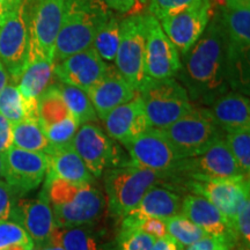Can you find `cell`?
Listing matches in <instances>:
<instances>
[{"instance_id": "1", "label": "cell", "mask_w": 250, "mask_h": 250, "mask_svg": "<svg viewBox=\"0 0 250 250\" xmlns=\"http://www.w3.org/2000/svg\"><path fill=\"white\" fill-rule=\"evenodd\" d=\"M175 77L190 100L212 104L229 88L227 44L220 13L214 12L204 33L183 56Z\"/></svg>"}, {"instance_id": "2", "label": "cell", "mask_w": 250, "mask_h": 250, "mask_svg": "<svg viewBox=\"0 0 250 250\" xmlns=\"http://www.w3.org/2000/svg\"><path fill=\"white\" fill-rule=\"evenodd\" d=\"M111 14L100 0H65L55 44L54 65L93 45L96 34Z\"/></svg>"}, {"instance_id": "3", "label": "cell", "mask_w": 250, "mask_h": 250, "mask_svg": "<svg viewBox=\"0 0 250 250\" xmlns=\"http://www.w3.org/2000/svg\"><path fill=\"white\" fill-rule=\"evenodd\" d=\"M219 13L226 36L229 87L248 94L250 0H224Z\"/></svg>"}, {"instance_id": "4", "label": "cell", "mask_w": 250, "mask_h": 250, "mask_svg": "<svg viewBox=\"0 0 250 250\" xmlns=\"http://www.w3.org/2000/svg\"><path fill=\"white\" fill-rule=\"evenodd\" d=\"M103 174L108 210L114 217L118 218L129 214L149 189L168 179V176L139 168L129 161L110 168Z\"/></svg>"}, {"instance_id": "5", "label": "cell", "mask_w": 250, "mask_h": 250, "mask_svg": "<svg viewBox=\"0 0 250 250\" xmlns=\"http://www.w3.org/2000/svg\"><path fill=\"white\" fill-rule=\"evenodd\" d=\"M151 127L165 130L195 108L187 90L174 78H146L139 90Z\"/></svg>"}, {"instance_id": "6", "label": "cell", "mask_w": 250, "mask_h": 250, "mask_svg": "<svg viewBox=\"0 0 250 250\" xmlns=\"http://www.w3.org/2000/svg\"><path fill=\"white\" fill-rule=\"evenodd\" d=\"M162 131L182 159L201 154L225 137L210 109L196 107Z\"/></svg>"}, {"instance_id": "7", "label": "cell", "mask_w": 250, "mask_h": 250, "mask_svg": "<svg viewBox=\"0 0 250 250\" xmlns=\"http://www.w3.org/2000/svg\"><path fill=\"white\" fill-rule=\"evenodd\" d=\"M146 27L145 15L132 14L121 21V40L115 67L138 92L145 81Z\"/></svg>"}, {"instance_id": "8", "label": "cell", "mask_w": 250, "mask_h": 250, "mask_svg": "<svg viewBox=\"0 0 250 250\" xmlns=\"http://www.w3.org/2000/svg\"><path fill=\"white\" fill-rule=\"evenodd\" d=\"M125 148L129 152L130 164L168 177L176 175L183 160L164 131L154 127H149Z\"/></svg>"}, {"instance_id": "9", "label": "cell", "mask_w": 250, "mask_h": 250, "mask_svg": "<svg viewBox=\"0 0 250 250\" xmlns=\"http://www.w3.org/2000/svg\"><path fill=\"white\" fill-rule=\"evenodd\" d=\"M65 0H36L27 18L29 50L28 59L44 58L54 62L55 44L61 29Z\"/></svg>"}, {"instance_id": "10", "label": "cell", "mask_w": 250, "mask_h": 250, "mask_svg": "<svg viewBox=\"0 0 250 250\" xmlns=\"http://www.w3.org/2000/svg\"><path fill=\"white\" fill-rule=\"evenodd\" d=\"M224 138L212 144L201 154L183 159L176 175H186L190 180L249 179L237 165Z\"/></svg>"}, {"instance_id": "11", "label": "cell", "mask_w": 250, "mask_h": 250, "mask_svg": "<svg viewBox=\"0 0 250 250\" xmlns=\"http://www.w3.org/2000/svg\"><path fill=\"white\" fill-rule=\"evenodd\" d=\"M72 146L94 177H100L105 170L122 165L121 149L115 140L94 123L81 125Z\"/></svg>"}, {"instance_id": "12", "label": "cell", "mask_w": 250, "mask_h": 250, "mask_svg": "<svg viewBox=\"0 0 250 250\" xmlns=\"http://www.w3.org/2000/svg\"><path fill=\"white\" fill-rule=\"evenodd\" d=\"M29 35L24 2L12 9L0 27V62L13 83H19L27 65Z\"/></svg>"}, {"instance_id": "13", "label": "cell", "mask_w": 250, "mask_h": 250, "mask_svg": "<svg viewBox=\"0 0 250 250\" xmlns=\"http://www.w3.org/2000/svg\"><path fill=\"white\" fill-rule=\"evenodd\" d=\"M211 0H195L179 13L159 21L165 34L184 55L204 33L211 19Z\"/></svg>"}, {"instance_id": "14", "label": "cell", "mask_w": 250, "mask_h": 250, "mask_svg": "<svg viewBox=\"0 0 250 250\" xmlns=\"http://www.w3.org/2000/svg\"><path fill=\"white\" fill-rule=\"evenodd\" d=\"M145 27L146 77L152 79L174 78L181 68V55L165 34L158 19L152 14L145 15Z\"/></svg>"}, {"instance_id": "15", "label": "cell", "mask_w": 250, "mask_h": 250, "mask_svg": "<svg viewBox=\"0 0 250 250\" xmlns=\"http://www.w3.org/2000/svg\"><path fill=\"white\" fill-rule=\"evenodd\" d=\"M49 159L45 153L12 146L5 152L4 179L18 196L33 191L44 180Z\"/></svg>"}, {"instance_id": "16", "label": "cell", "mask_w": 250, "mask_h": 250, "mask_svg": "<svg viewBox=\"0 0 250 250\" xmlns=\"http://www.w3.org/2000/svg\"><path fill=\"white\" fill-rule=\"evenodd\" d=\"M186 186L193 195L212 203L229 220L232 228L240 206L250 198L249 179L189 180Z\"/></svg>"}, {"instance_id": "17", "label": "cell", "mask_w": 250, "mask_h": 250, "mask_svg": "<svg viewBox=\"0 0 250 250\" xmlns=\"http://www.w3.org/2000/svg\"><path fill=\"white\" fill-rule=\"evenodd\" d=\"M104 196L92 183L85 184L73 201L54 206L55 225L58 228H71L93 225L105 210Z\"/></svg>"}, {"instance_id": "18", "label": "cell", "mask_w": 250, "mask_h": 250, "mask_svg": "<svg viewBox=\"0 0 250 250\" xmlns=\"http://www.w3.org/2000/svg\"><path fill=\"white\" fill-rule=\"evenodd\" d=\"M108 67L107 62L90 46L56 64L54 73L62 83L87 92L104 77Z\"/></svg>"}, {"instance_id": "19", "label": "cell", "mask_w": 250, "mask_h": 250, "mask_svg": "<svg viewBox=\"0 0 250 250\" xmlns=\"http://www.w3.org/2000/svg\"><path fill=\"white\" fill-rule=\"evenodd\" d=\"M11 218L20 225L37 246L49 245L56 225L50 202L45 192L35 199H21L15 203Z\"/></svg>"}, {"instance_id": "20", "label": "cell", "mask_w": 250, "mask_h": 250, "mask_svg": "<svg viewBox=\"0 0 250 250\" xmlns=\"http://www.w3.org/2000/svg\"><path fill=\"white\" fill-rule=\"evenodd\" d=\"M103 121L108 136L124 147L151 127L139 93L131 101L112 109Z\"/></svg>"}, {"instance_id": "21", "label": "cell", "mask_w": 250, "mask_h": 250, "mask_svg": "<svg viewBox=\"0 0 250 250\" xmlns=\"http://www.w3.org/2000/svg\"><path fill=\"white\" fill-rule=\"evenodd\" d=\"M87 94L98 117L103 120L112 109L136 98L138 92L118 73L116 67L109 65L104 77L90 87Z\"/></svg>"}, {"instance_id": "22", "label": "cell", "mask_w": 250, "mask_h": 250, "mask_svg": "<svg viewBox=\"0 0 250 250\" xmlns=\"http://www.w3.org/2000/svg\"><path fill=\"white\" fill-rule=\"evenodd\" d=\"M181 214L202 228L208 235L227 236L235 242L229 220L204 197L197 195L187 196L182 201Z\"/></svg>"}, {"instance_id": "23", "label": "cell", "mask_w": 250, "mask_h": 250, "mask_svg": "<svg viewBox=\"0 0 250 250\" xmlns=\"http://www.w3.org/2000/svg\"><path fill=\"white\" fill-rule=\"evenodd\" d=\"M211 105L212 116L225 133L250 127V103L243 93L226 92Z\"/></svg>"}, {"instance_id": "24", "label": "cell", "mask_w": 250, "mask_h": 250, "mask_svg": "<svg viewBox=\"0 0 250 250\" xmlns=\"http://www.w3.org/2000/svg\"><path fill=\"white\" fill-rule=\"evenodd\" d=\"M46 155L49 159L46 180L62 179L80 184L93 183L94 176L72 145L51 149Z\"/></svg>"}, {"instance_id": "25", "label": "cell", "mask_w": 250, "mask_h": 250, "mask_svg": "<svg viewBox=\"0 0 250 250\" xmlns=\"http://www.w3.org/2000/svg\"><path fill=\"white\" fill-rule=\"evenodd\" d=\"M182 198L176 192L162 187H153L143 197L139 204L125 217L158 218L162 220L181 214Z\"/></svg>"}, {"instance_id": "26", "label": "cell", "mask_w": 250, "mask_h": 250, "mask_svg": "<svg viewBox=\"0 0 250 250\" xmlns=\"http://www.w3.org/2000/svg\"><path fill=\"white\" fill-rule=\"evenodd\" d=\"M55 65L44 58H33L27 62L26 67L19 79L18 88L27 100L37 98L49 87L54 76Z\"/></svg>"}, {"instance_id": "27", "label": "cell", "mask_w": 250, "mask_h": 250, "mask_svg": "<svg viewBox=\"0 0 250 250\" xmlns=\"http://www.w3.org/2000/svg\"><path fill=\"white\" fill-rule=\"evenodd\" d=\"M49 245L59 246L64 250H102L98 233L92 225L71 228L55 227Z\"/></svg>"}, {"instance_id": "28", "label": "cell", "mask_w": 250, "mask_h": 250, "mask_svg": "<svg viewBox=\"0 0 250 250\" xmlns=\"http://www.w3.org/2000/svg\"><path fill=\"white\" fill-rule=\"evenodd\" d=\"M0 115L11 124L37 118V100L24 99L18 86L7 83L0 92Z\"/></svg>"}, {"instance_id": "29", "label": "cell", "mask_w": 250, "mask_h": 250, "mask_svg": "<svg viewBox=\"0 0 250 250\" xmlns=\"http://www.w3.org/2000/svg\"><path fill=\"white\" fill-rule=\"evenodd\" d=\"M12 137L14 147L45 154L51 151V146L37 118H27L17 124H12Z\"/></svg>"}, {"instance_id": "30", "label": "cell", "mask_w": 250, "mask_h": 250, "mask_svg": "<svg viewBox=\"0 0 250 250\" xmlns=\"http://www.w3.org/2000/svg\"><path fill=\"white\" fill-rule=\"evenodd\" d=\"M70 115L58 85L49 86L37 98V120L42 127L61 122Z\"/></svg>"}, {"instance_id": "31", "label": "cell", "mask_w": 250, "mask_h": 250, "mask_svg": "<svg viewBox=\"0 0 250 250\" xmlns=\"http://www.w3.org/2000/svg\"><path fill=\"white\" fill-rule=\"evenodd\" d=\"M58 87L71 116L74 118L79 126L83 124L93 123V122L98 121V115H96L95 109L90 102L87 92L62 83H59Z\"/></svg>"}, {"instance_id": "32", "label": "cell", "mask_w": 250, "mask_h": 250, "mask_svg": "<svg viewBox=\"0 0 250 250\" xmlns=\"http://www.w3.org/2000/svg\"><path fill=\"white\" fill-rule=\"evenodd\" d=\"M121 40V21L114 14L109 15L93 42V48L104 62H114Z\"/></svg>"}, {"instance_id": "33", "label": "cell", "mask_w": 250, "mask_h": 250, "mask_svg": "<svg viewBox=\"0 0 250 250\" xmlns=\"http://www.w3.org/2000/svg\"><path fill=\"white\" fill-rule=\"evenodd\" d=\"M165 223L168 235L180 242L183 247L192 245L203 237L208 236V234L202 228L191 223L189 219L183 217L182 214L167 219L165 220Z\"/></svg>"}, {"instance_id": "34", "label": "cell", "mask_w": 250, "mask_h": 250, "mask_svg": "<svg viewBox=\"0 0 250 250\" xmlns=\"http://www.w3.org/2000/svg\"><path fill=\"white\" fill-rule=\"evenodd\" d=\"M225 142L228 148L240 166L243 174L249 176L250 174V127L225 133Z\"/></svg>"}, {"instance_id": "35", "label": "cell", "mask_w": 250, "mask_h": 250, "mask_svg": "<svg viewBox=\"0 0 250 250\" xmlns=\"http://www.w3.org/2000/svg\"><path fill=\"white\" fill-rule=\"evenodd\" d=\"M78 129H79V125L77 124V122L71 115L61 122L42 127L43 132H44L46 139L51 146V149L66 147V146L72 145Z\"/></svg>"}, {"instance_id": "36", "label": "cell", "mask_w": 250, "mask_h": 250, "mask_svg": "<svg viewBox=\"0 0 250 250\" xmlns=\"http://www.w3.org/2000/svg\"><path fill=\"white\" fill-rule=\"evenodd\" d=\"M83 186L85 184L70 182L62 179L45 180L43 191L45 192L49 202L52 203V205H62L73 201Z\"/></svg>"}, {"instance_id": "37", "label": "cell", "mask_w": 250, "mask_h": 250, "mask_svg": "<svg viewBox=\"0 0 250 250\" xmlns=\"http://www.w3.org/2000/svg\"><path fill=\"white\" fill-rule=\"evenodd\" d=\"M155 237L139 229L122 226L118 246L120 250H152Z\"/></svg>"}, {"instance_id": "38", "label": "cell", "mask_w": 250, "mask_h": 250, "mask_svg": "<svg viewBox=\"0 0 250 250\" xmlns=\"http://www.w3.org/2000/svg\"><path fill=\"white\" fill-rule=\"evenodd\" d=\"M13 245H34V242L19 224L0 221V250Z\"/></svg>"}, {"instance_id": "39", "label": "cell", "mask_w": 250, "mask_h": 250, "mask_svg": "<svg viewBox=\"0 0 250 250\" xmlns=\"http://www.w3.org/2000/svg\"><path fill=\"white\" fill-rule=\"evenodd\" d=\"M122 226L139 229L144 233H147L155 239H160L167 235L165 220L158 218H142L137 219L132 217H124Z\"/></svg>"}, {"instance_id": "40", "label": "cell", "mask_w": 250, "mask_h": 250, "mask_svg": "<svg viewBox=\"0 0 250 250\" xmlns=\"http://www.w3.org/2000/svg\"><path fill=\"white\" fill-rule=\"evenodd\" d=\"M235 242L240 246H250V199L243 202L233 223Z\"/></svg>"}, {"instance_id": "41", "label": "cell", "mask_w": 250, "mask_h": 250, "mask_svg": "<svg viewBox=\"0 0 250 250\" xmlns=\"http://www.w3.org/2000/svg\"><path fill=\"white\" fill-rule=\"evenodd\" d=\"M195 0H149V14L161 21L179 13Z\"/></svg>"}, {"instance_id": "42", "label": "cell", "mask_w": 250, "mask_h": 250, "mask_svg": "<svg viewBox=\"0 0 250 250\" xmlns=\"http://www.w3.org/2000/svg\"><path fill=\"white\" fill-rule=\"evenodd\" d=\"M235 248V242L227 236L208 235L188 246L186 250H230Z\"/></svg>"}, {"instance_id": "43", "label": "cell", "mask_w": 250, "mask_h": 250, "mask_svg": "<svg viewBox=\"0 0 250 250\" xmlns=\"http://www.w3.org/2000/svg\"><path fill=\"white\" fill-rule=\"evenodd\" d=\"M18 195L13 191L6 181L0 180V221L11 219Z\"/></svg>"}, {"instance_id": "44", "label": "cell", "mask_w": 250, "mask_h": 250, "mask_svg": "<svg viewBox=\"0 0 250 250\" xmlns=\"http://www.w3.org/2000/svg\"><path fill=\"white\" fill-rule=\"evenodd\" d=\"M13 146L12 124L0 115V153L7 152Z\"/></svg>"}, {"instance_id": "45", "label": "cell", "mask_w": 250, "mask_h": 250, "mask_svg": "<svg viewBox=\"0 0 250 250\" xmlns=\"http://www.w3.org/2000/svg\"><path fill=\"white\" fill-rule=\"evenodd\" d=\"M152 250H184V247L167 234L160 239H155Z\"/></svg>"}, {"instance_id": "46", "label": "cell", "mask_w": 250, "mask_h": 250, "mask_svg": "<svg viewBox=\"0 0 250 250\" xmlns=\"http://www.w3.org/2000/svg\"><path fill=\"white\" fill-rule=\"evenodd\" d=\"M100 1L118 13H127L136 6L137 0H100Z\"/></svg>"}, {"instance_id": "47", "label": "cell", "mask_w": 250, "mask_h": 250, "mask_svg": "<svg viewBox=\"0 0 250 250\" xmlns=\"http://www.w3.org/2000/svg\"><path fill=\"white\" fill-rule=\"evenodd\" d=\"M7 83H8V74L5 70L4 65H2L1 62H0V92L4 89V87L7 85Z\"/></svg>"}, {"instance_id": "48", "label": "cell", "mask_w": 250, "mask_h": 250, "mask_svg": "<svg viewBox=\"0 0 250 250\" xmlns=\"http://www.w3.org/2000/svg\"><path fill=\"white\" fill-rule=\"evenodd\" d=\"M0 1H1L2 4H4L6 7L9 9V11H12V9L17 8L21 4H22L23 0H0Z\"/></svg>"}, {"instance_id": "49", "label": "cell", "mask_w": 250, "mask_h": 250, "mask_svg": "<svg viewBox=\"0 0 250 250\" xmlns=\"http://www.w3.org/2000/svg\"><path fill=\"white\" fill-rule=\"evenodd\" d=\"M9 9L6 7V6L2 4L1 1H0V27L2 26V23L5 22L6 18H7V15L9 14Z\"/></svg>"}, {"instance_id": "50", "label": "cell", "mask_w": 250, "mask_h": 250, "mask_svg": "<svg viewBox=\"0 0 250 250\" xmlns=\"http://www.w3.org/2000/svg\"><path fill=\"white\" fill-rule=\"evenodd\" d=\"M33 247L34 245H13L2 250H29L30 248H33Z\"/></svg>"}, {"instance_id": "51", "label": "cell", "mask_w": 250, "mask_h": 250, "mask_svg": "<svg viewBox=\"0 0 250 250\" xmlns=\"http://www.w3.org/2000/svg\"><path fill=\"white\" fill-rule=\"evenodd\" d=\"M5 171V153H0V179L4 177Z\"/></svg>"}, {"instance_id": "52", "label": "cell", "mask_w": 250, "mask_h": 250, "mask_svg": "<svg viewBox=\"0 0 250 250\" xmlns=\"http://www.w3.org/2000/svg\"><path fill=\"white\" fill-rule=\"evenodd\" d=\"M42 250H64L62 247L59 246H54V245H46L43 247Z\"/></svg>"}, {"instance_id": "53", "label": "cell", "mask_w": 250, "mask_h": 250, "mask_svg": "<svg viewBox=\"0 0 250 250\" xmlns=\"http://www.w3.org/2000/svg\"><path fill=\"white\" fill-rule=\"evenodd\" d=\"M237 250H250L249 246H240L239 248H237Z\"/></svg>"}, {"instance_id": "54", "label": "cell", "mask_w": 250, "mask_h": 250, "mask_svg": "<svg viewBox=\"0 0 250 250\" xmlns=\"http://www.w3.org/2000/svg\"><path fill=\"white\" fill-rule=\"evenodd\" d=\"M139 1L142 2V4H144V2H146V1H147V0H139Z\"/></svg>"}, {"instance_id": "55", "label": "cell", "mask_w": 250, "mask_h": 250, "mask_svg": "<svg viewBox=\"0 0 250 250\" xmlns=\"http://www.w3.org/2000/svg\"><path fill=\"white\" fill-rule=\"evenodd\" d=\"M29 250H39L37 248H35V247H33V248H30Z\"/></svg>"}, {"instance_id": "56", "label": "cell", "mask_w": 250, "mask_h": 250, "mask_svg": "<svg viewBox=\"0 0 250 250\" xmlns=\"http://www.w3.org/2000/svg\"><path fill=\"white\" fill-rule=\"evenodd\" d=\"M230 250H237V249H235V248H233V249H230Z\"/></svg>"}]
</instances>
